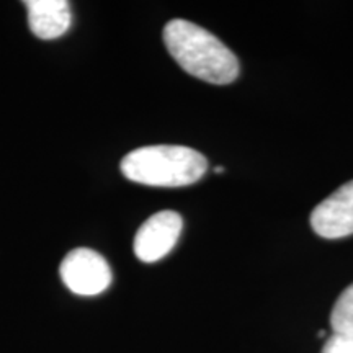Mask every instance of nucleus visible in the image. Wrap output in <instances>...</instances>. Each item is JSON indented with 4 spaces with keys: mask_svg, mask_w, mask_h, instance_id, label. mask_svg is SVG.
Here are the masks:
<instances>
[{
    "mask_svg": "<svg viewBox=\"0 0 353 353\" xmlns=\"http://www.w3.org/2000/svg\"><path fill=\"white\" fill-rule=\"evenodd\" d=\"M61 278L79 296H95L112 283V270L100 254L81 247L65 255L61 263Z\"/></svg>",
    "mask_w": 353,
    "mask_h": 353,
    "instance_id": "3",
    "label": "nucleus"
},
{
    "mask_svg": "<svg viewBox=\"0 0 353 353\" xmlns=\"http://www.w3.org/2000/svg\"><path fill=\"white\" fill-rule=\"evenodd\" d=\"M182 216L175 211L152 214L134 237V254L141 262L152 263L164 259L174 249L182 234Z\"/></svg>",
    "mask_w": 353,
    "mask_h": 353,
    "instance_id": "4",
    "label": "nucleus"
},
{
    "mask_svg": "<svg viewBox=\"0 0 353 353\" xmlns=\"http://www.w3.org/2000/svg\"><path fill=\"white\" fill-rule=\"evenodd\" d=\"M167 51L185 72L201 81L226 85L239 76V61L213 33L187 20H170L164 28Z\"/></svg>",
    "mask_w": 353,
    "mask_h": 353,
    "instance_id": "1",
    "label": "nucleus"
},
{
    "mask_svg": "<svg viewBox=\"0 0 353 353\" xmlns=\"http://www.w3.org/2000/svg\"><path fill=\"white\" fill-rule=\"evenodd\" d=\"M311 226L324 239H342L353 234V180L342 185L311 214Z\"/></svg>",
    "mask_w": 353,
    "mask_h": 353,
    "instance_id": "5",
    "label": "nucleus"
},
{
    "mask_svg": "<svg viewBox=\"0 0 353 353\" xmlns=\"http://www.w3.org/2000/svg\"><path fill=\"white\" fill-rule=\"evenodd\" d=\"M332 335L322 353H353V283L342 291L330 312Z\"/></svg>",
    "mask_w": 353,
    "mask_h": 353,
    "instance_id": "7",
    "label": "nucleus"
},
{
    "mask_svg": "<svg viewBox=\"0 0 353 353\" xmlns=\"http://www.w3.org/2000/svg\"><path fill=\"white\" fill-rule=\"evenodd\" d=\"M206 170V157L183 145H148L131 151L121 161L123 175L148 187H187L198 182Z\"/></svg>",
    "mask_w": 353,
    "mask_h": 353,
    "instance_id": "2",
    "label": "nucleus"
},
{
    "mask_svg": "<svg viewBox=\"0 0 353 353\" xmlns=\"http://www.w3.org/2000/svg\"><path fill=\"white\" fill-rule=\"evenodd\" d=\"M214 172L216 174H221V172H224V167H214Z\"/></svg>",
    "mask_w": 353,
    "mask_h": 353,
    "instance_id": "8",
    "label": "nucleus"
},
{
    "mask_svg": "<svg viewBox=\"0 0 353 353\" xmlns=\"http://www.w3.org/2000/svg\"><path fill=\"white\" fill-rule=\"evenodd\" d=\"M28 25L34 37L56 39L68 32L72 15L68 0H28Z\"/></svg>",
    "mask_w": 353,
    "mask_h": 353,
    "instance_id": "6",
    "label": "nucleus"
}]
</instances>
